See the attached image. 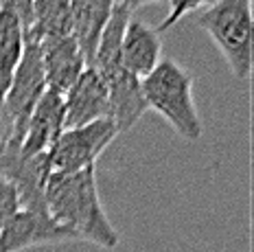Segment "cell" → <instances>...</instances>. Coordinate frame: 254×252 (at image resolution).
Segmentation results:
<instances>
[{
  "instance_id": "cell-8",
  "label": "cell",
  "mask_w": 254,
  "mask_h": 252,
  "mask_svg": "<svg viewBox=\"0 0 254 252\" xmlns=\"http://www.w3.org/2000/svg\"><path fill=\"white\" fill-rule=\"evenodd\" d=\"M75 241L66 228L55 224L49 213L20 208L0 230V252H22L35 246H53Z\"/></svg>"
},
{
  "instance_id": "cell-10",
  "label": "cell",
  "mask_w": 254,
  "mask_h": 252,
  "mask_svg": "<svg viewBox=\"0 0 254 252\" xmlns=\"http://www.w3.org/2000/svg\"><path fill=\"white\" fill-rule=\"evenodd\" d=\"M64 132V97L51 90L44 92L26 123V134L20 145V156L49 154Z\"/></svg>"
},
{
  "instance_id": "cell-15",
  "label": "cell",
  "mask_w": 254,
  "mask_h": 252,
  "mask_svg": "<svg viewBox=\"0 0 254 252\" xmlns=\"http://www.w3.org/2000/svg\"><path fill=\"white\" fill-rule=\"evenodd\" d=\"M72 35V9L70 0H33L31 24L24 38L44 42L53 38Z\"/></svg>"
},
{
  "instance_id": "cell-21",
  "label": "cell",
  "mask_w": 254,
  "mask_h": 252,
  "mask_svg": "<svg viewBox=\"0 0 254 252\" xmlns=\"http://www.w3.org/2000/svg\"><path fill=\"white\" fill-rule=\"evenodd\" d=\"M121 4L127 9L129 13H134L136 9H142L147 4H167V0H119Z\"/></svg>"
},
{
  "instance_id": "cell-16",
  "label": "cell",
  "mask_w": 254,
  "mask_h": 252,
  "mask_svg": "<svg viewBox=\"0 0 254 252\" xmlns=\"http://www.w3.org/2000/svg\"><path fill=\"white\" fill-rule=\"evenodd\" d=\"M24 29L18 15L9 9H0V101L9 90L13 72L24 51Z\"/></svg>"
},
{
  "instance_id": "cell-1",
  "label": "cell",
  "mask_w": 254,
  "mask_h": 252,
  "mask_svg": "<svg viewBox=\"0 0 254 252\" xmlns=\"http://www.w3.org/2000/svg\"><path fill=\"white\" fill-rule=\"evenodd\" d=\"M94 167L75 173H51L44 193L46 213L75 241H90L103 250H114L119 246V233L99 197Z\"/></svg>"
},
{
  "instance_id": "cell-2",
  "label": "cell",
  "mask_w": 254,
  "mask_h": 252,
  "mask_svg": "<svg viewBox=\"0 0 254 252\" xmlns=\"http://www.w3.org/2000/svg\"><path fill=\"white\" fill-rule=\"evenodd\" d=\"M142 83L147 108L156 110L184 140H199L204 123L193 101V77L173 57L160 60Z\"/></svg>"
},
{
  "instance_id": "cell-13",
  "label": "cell",
  "mask_w": 254,
  "mask_h": 252,
  "mask_svg": "<svg viewBox=\"0 0 254 252\" xmlns=\"http://www.w3.org/2000/svg\"><path fill=\"white\" fill-rule=\"evenodd\" d=\"M116 4H119V0H70L72 38L77 40L88 66L92 64L97 40Z\"/></svg>"
},
{
  "instance_id": "cell-6",
  "label": "cell",
  "mask_w": 254,
  "mask_h": 252,
  "mask_svg": "<svg viewBox=\"0 0 254 252\" xmlns=\"http://www.w3.org/2000/svg\"><path fill=\"white\" fill-rule=\"evenodd\" d=\"M0 173L9 180L18 193L20 208L35 213H46V182L51 176L49 154L20 156V147L7 143L0 149Z\"/></svg>"
},
{
  "instance_id": "cell-4",
  "label": "cell",
  "mask_w": 254,
  "mask_h": 252,
  "mask_svg": "<svg viewBox=\"0 0 254 252\" xmlns=\"http://www.w3.org/2000/svg\"><path fill=\"white\" fill-rule=\"evenodd\" d=\"M46 92V79L44 68H42V51L40 44L33 40H24V51L20 57V64L13 72V79L9 83V90L2 97V108L9 114L13 125L11 132V145H22L26 134V123L35 106Z\"/></svg>"
},
{
  "instance_id": "cell-5",
  "label": "cell",
  "mask_w": 254,
  "mask_h": 252,
  "mask_svg": "<svg viewBox=\"0 0 254 252\" xmlns=\"http://www.w3.org/2000/svg\"><path fill=\"white\" fill-rule=\"evenodd\" d=\"M119 136L110 119L94 121L81 127L64 129L49 151L51 173H75L94 167L97 158Z\"/></svg>"
},
{
  "instance_id": "cell-3",
  "label": "cell",
  "mask_w": 254,
  "mask_h": 252,
  "mask_svg": "<svg viewBox=\"0 0 254 252\" xmlns=\"http://www.w3.org/2000/svg\"><path fill=\"white\" fill-rule=\"evenodd\" d=\"M197 24L210 35L232 75L239 81L250 79L254 49L252 0H217L204 9Z\"/></svg>"
},
{
  "instance_id": "cell-22",
  "label": "cell",
  "mask_w": 254,
  "mask_h": 252,
  "mask_svg": "<svg viewBox=\"0 0 254 252\" xmlns=\"http://www.w3.org/2000/svg\"><path fill=\"white\" fill-rule=\"evenodd\" d=\"M0 180H2V173H0Z\"/></svg>"
},
{
  "instance_id": "cell-9",
  "label": "cell",
  "mask_w": 254,
  "mask_h": 252,
  "mask_svg": "<svg viewBox=\"0 0 254 252\" xmlns=\"http://www.w3.org/2000/svg\"><path fill=\"white\" fill-rule=\"evenodd\" d=\"M40 51L46 90L64 97L72 88V83L79 79V75L88 68V62L79 49L77 40L72 35L44 40L40 42Z\"/></svg>"
},
{
  "instance_id": "cell-12",
  "label": "cell",
  "mask_w": 254,
  "mask_h": 252,
  "mask_svg": "<svg viewBox=\"0 0 254 252\" xmlns=\"http://www.w3.org/2000/svg\"><path fill=\"white\" fill-rule=\"evenodd\" d=\"M108 83L110 92V121L114 123L116 132L123 134L131 129L147 112V101L142 97V83L138 77L129 75L125 68L112 77Z\"/></svg>"
},
{
  "instance_id": "cell-14",
  "label": "cell",
  "mask_w": 254,
  "mask_h": 252,
  "mask_svg": "<svg viewBox=\"0 0 254 252\" xmlns=\"http://www.w3.org/2000/svg\"><path fill=\"white\" fill-rule=\"evenodd\" d=\"M131 13L119 2L97 40V49H94L90 68H94L103 77V81H110L123 68V64H121V44H123V33Z\"/></svg>"
},
{
  "instance_id": "cell-19",
  "label": "cell",
  "mask_w": 254,
  "mask_h": 252,
  "mask_svg": "<svg viewBox=\"0 0 254 252\" xmlns=\"http://www.w3.org/2000/svg\"><path fill=\"white\" fill-rule=\"evenodd\" d=\"M31 4H33V0H0V9H9V11L18 15L20 24L24 29V35L31 24Z\"/></svg>"
},
{
  "instance_id": "cell-11",
  "label": "cell",
  "mask_w": 254,
  "mask_h": 252,
  "mask_svg": "<svg viewBox=\"0 0 254 252\" xmlns=\"http://www.w3.org/2000/svg\"><path fill=\"white\" fill-rule=\"evenodd\" d=\"M162 60V38L156 27L129 18L121 44V64L129 75L145 79Z\"/></svg>"
},
{
  "instance_id": "cell-20",
  "label": "cell",
  "mask_w": 254,
  "mask_h": 252,
  "mask_svg": "<svg viewBox=\"0 0 254 252\" xmlns=\"http://www.w3.org/2000/svg\"><path fill=\"white\" fill-rule=\"evenodd\" d=\"M11 132H13L11 119H9V114L4 112L2 103H0V149H2V147L11 140Z\"/></svg>"
},
{
  "instance_id": "cell-18",
  "label": "cell",
  "mask_w": 254,
  "mask_h": 252,
  "mask_svg": "<svg viewBox=\"0 0 254 252\" xmlns=\"http://www.w3.org/2000/svg\"><path fill=\"white\" fill-rule=\"evenodd\" d=\"M20 211L18 193H15L13 185L9 180H0V230L4 228V224Z\"/></svg>"
},
{
  "instance_id": "cell-17",
  "label": "cell",
  "mask_w": 254,
  "mask_h": 252,
  "mask_svg": "<svg viewBox=\"0 0 254 252\" xmlns=\"http://www.w3.org/2000/svg\"><path fill=\"white\" fill-rule=\"evenodd\" d=\"M213 2H217V0H167L169 13H167V18L156 27V31L162 35L165 31H169L171 27H176V24L184 18V15L197 11V9H202V7L208 9Z\"/></svg>"
},
{
  "instance_id": "cell-7",
  "label": "cell",
  "mask_w": 254,
  "mask_h": 252,
  "mask_svg": "<svg viewBox=\"0 0 254 252\" xmlns=\"http://www.w3.org/2000/svg\"><path fill=\"white\" fill-rule=\"evenodd\" d=\"M103 119H110L108 83L94 68L88 66L64 94V129L81 127Z\"/></svg>"
}]
</instances>
